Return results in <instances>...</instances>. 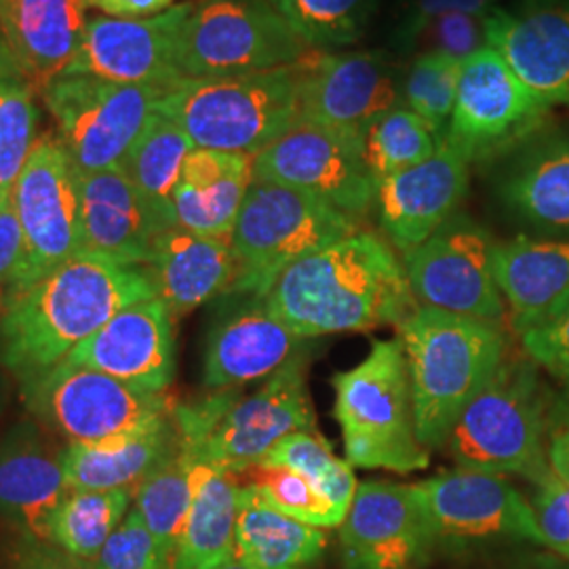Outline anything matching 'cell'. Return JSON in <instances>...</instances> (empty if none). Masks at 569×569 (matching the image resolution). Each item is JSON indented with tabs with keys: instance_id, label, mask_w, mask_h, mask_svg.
Listing matches in <instances>:
<instances>
[{
	"instance_id": "cell-30",
	"label": "cell",
	"mask_w": 569,
	"mask_h": 569,
	"mask_svg": "<svg viewBox=\"0 0 569 569\" xmlns=\"http://www.w3.org/2000/svg\"><path fill=\"white\" fill-rule=\"evenodd\" d=\"M176 407V406H173ZM173 409L142 430L110 446H68L61 449V465L70 489L81 491H131L163 460L173 446Z\"/></svg>"
},
{
	"instance_id": "cell-40",
	"label": "cell",
	"mask_w": 569,
	"mask_h": 569,
	"mask_svg": "<svg viewBox=\"0 0 569 569\" xmlns=\"http://www.w3.org/2000/svg\"><path fill=\"white\" fill-rule=\"evenodd\" d=\"M296 34L315 49L346 47L366 32L373 0H270Z\"/></svg>"
},
{
	"instance_id": "cell-45",
	"label": "cell",
	"mask_w": 569,
	"mask_h": 569,
	"mask_svg": "<svg viewBox=\"0 0 569 569\" xmlns=\"http://www.w3.org/2000/svg\"><path fill=\"white\" fill-rule=\"evenodd\" d=\"M486 16L449 13L443 18H437L422 30L416 47L425 42V49H427L425 53L432 51V53L449 56L453 60H468L470 56L488 47Z\"/></svg>"
},
{
	"instance_id": "cell-42",
	"label": "cell",
	"mask_w": 569,
	"mask_h": 569,
	"mask_svg": "<svg viewBox=\"0 0 569 569\" xmlns=\"http://www.w3.org/2000/svg\"><path fill=\"white\" fill-rule=\"evenodd\" d=\"M251 483L277 510L315 528H338L345 517L300 472L287 467L258 465L249 468Z\"/></svg>"
},
{
	"instance_id": "cell-26",
	"label": "cell",
	"mask_w": 569,
	"mask_h": 569,
	"mask_svg": "<svg viewBox=\"0 0 569 569\" xmlns=\"http://www.w3.org/2000/svg\"><path fill=\"white\" fill-rule=\"evenodd\" d=\"M143 268L157 298L173 317H182L228 293L234 281V253L230 239L203 237L173 226L154 237Z\"/></svg>"
},
{
	"instance_id": "cell-1",
	"label": "cell",
	"mask_w": 569,
	"mask_h": 569,
	"mask_svg": "<svg viewBox=\"0 0 569 569\" xmlns=\"http://www.w3.org/2000/svg\"><path fill=\"white\" fill-rule=\"evenodd\" d=\"M157 298L143 266L79 251L41 281L4 293L0 361L20 380L63 361L122 308Z\"/></svg>"
},
{
	"instance_id": "cell-53",
	"label": "cell",
	"mask_w": 569,
	"mask_h": 569,
	"mask_svg": "<svg viewBox=\"0 0 569 569\" xmlns=\"http://www.w3.org/2000/svg\"><path fill=\"white\" fill-rule=\"evenodd\" d=\"M2 300H4V293H0V312H2Z\"/></svg>"
},
{
	"instance_id": "cell-39",
	"label": "cell",
	"mask_w": 569,
	"mask_h": 569,
	"mask_svg": "<svg viewBox=\"0 0 569 569\" xmlns=\"http://www.w3.org/2000/svg\"><path fill=\"white\" fill-rule=\"evenodd\" d=\"M262 465L287 467L306 477L336 510L346 517L357 493V479L348 460L336 458L333 449L317 430L293 432L272 449Z\"/></svg>"
},
{
	"instance_id": "cell-24",
	"label": "cell",
	"mask_w": 569,
	"mask_h": 569,
	"mask_svg": "<svg viewBox=\"0 0 569 569\" xmlns=\"http://www.w3.org/2000/svg\"><path fill=\"white\" fill-rule=\"evenodd\" d=\"M82 249L121 264L146 266L161 232L152 211L121 167L77 176Z\"/></svg>"
},
{
	"instance_id": "cell-50",
	"label": "cell",
	"mask_w": 569,
	"mask_h": 569,
	"mask_svg": "<svg viewBox=\"0 0 569 569\" xmlns=\"http://www.w3.org/2000/svg\"><path fill=\"white\" fill-rule=\"evenodd\" d=\"M549 453L550 472L569 483V392L557 403L549 427Z\"/></svg>"
},
{
	"instance_id": "cell-44",
	"label": "cell",
	"mask_w": 569,
	"mask_h": 569,
	"mask_svg": "<svg viewBox=\"0 0 569 569\" xmlns=\"http://www.w3.org/2000/svg\"><path fill=\"white\" fill-rule=\"evenodd\" d=\"M96 569H173V561L157 545L154 536L143 526L138 510H129L121 528L112 533Z\"/></svg>"
},
{
	"instance_id": "cell-27",
	"label": "cell",
	"mask_w": 569,
	"mask_h": 569,
	"mask_svg": "<svg viewBox=\"0 0 569 569\" xmlns=\"http://www.w3.org/2000/svg\"><path fill=\"white\" fill-rule=\"evenodd\" d=\"M253 183V157L194 148L183 161L173 192L176 226L230 239L241 204Z\"/></svg>"
},
{
	"instance_id": "cell-34",
	"label": "cell",
	"mask_w": 569,
	"mask_h": 569,
	"mask_svg": "<svg viewBox=\"0 0 569 569\" xmlns=\"http://www.w3.org/2000/svg\"><path fill=\"white\" fill-rule=\"evenodd\" d=\"M201 462V449L183 439L176 428L173 446L163 460L136 489L133 509L157 545L173 561L182 538L186 517L194 496V470Z\"/></svg>"
},
{
	"instance_id": "cell-2",
	"label": "cell",
	"mask_w": 569,
	"mask_h": 569,
	"mask_svg": "<svg viewBox=\"0 0 569 569\" xmlns=\"http://www.w3.org/2000/svg\"><path fill=\"white\" fill-rule=\"evenodd\" d=\"M264 305L302 340L401 326L418 302L406 266L371 232H352L289 266Z\"/></svg>"
},
{
	"instance_id": "cell-3",
	"label": "cell",
	"mask_w": 569,
	"mask_h": 569,
	"mask_svg": "<svg viewBox=\"0 0 569 569\" xmlns=\"http://www.w3.org/2000/svg\"><path fill=\"white\" fill-rule=\"evenodd\" d=\"M399 340L406 348L418 439L427 449H439L505 363V333L491 321L418 306L399 326Z\"/></svg>"
},
{
	"instance_id": "cell-21",
	"label": "cell",
	"mask_w": 569,
	"mask_h": 569,
	"mask_svg": "<svg viewBox=\"0 0 569 569\" xmlns=\"http://www.w3.org/2000/svg\"><path fill=\"white\" fill-rule=\"evenodd\" d=\"M432 547L411 486L363 481L340 526L345 569H409Z\"/></svg>"
},
{
	"instance_id": "cell-5",
	"label": "cell",
	"mask_w": 569,
	"mask_h": 569,
	"mask_svg": "<svg viewBox=\"0 0 569 569\" xmlns=\"http://www.w3.org/2000/svg\"><path fill=\"white\" fill-rule=\"evenodd\" d=\"M333 390L350 467L407 475L430 465L416 432L406 348L399 338L376 342L359 366L336 373Z\"/></svg>"
},
{
	"instance_id": "cell-32",
	"label": "cell",
	"mask_w": 569,
	"mask_h": 569,
	"mask_svg": "<svg viewBox=\"0 0 569 569\" xmlns=\"http://www.w3.org/2000/svg\"><path fill=\"white\" fill-rule=\"evenodd\" d=\"M234 547L249 569H308L327 549V533L274 509L249 483L241 488Z\"/></svg>"
},
{
	"instance_id": "cell-10",
	"label": "cell",
	"mask_w": 569,
	"mask_h": 569,
	"mask_svg": "<svg viewBox=\"0 0 569 569\" xmlns=\"http://www.w3.org/2000/svg\"><path fill=\"white\" fill-rule=\"evenodd\" d=\"M26 406L68 446L100 448L152 425L173 409L167 395L142 392L89 367L60 361L21 380Z\"/></svg>"
},
{
	"instance_id": "cell-6",
	"label": "cell",
	"mask_w": 569,
	"mask_h": 569,
	"mask_svg": "<svg viewBox=\"0 0 569 569\" xmlns=\"http://www.w3.org/2000/svg\"><path fill=\"white\" fill-rule=\"evenodd\" d=\"M357 232L355 218L281 183L249 186L230 243L234 281L228 293L264 300L289 266Z\"/></svg>"
},
{
	"instance_id": "cell-9",
	"label": "cell",
	"mask_w": 569,
	"mask_h": 569,
	"mask_svg": "<svg viewBox=\"0 0 569 569\" xmlns=\"http://www.w3.org/2000/svg\"><path fill=\"white\" fill-rule=\"evenodd\" d=\"M164 91L154 84L58 74L42 87L41 98L77 171L96 173L121 167L157 114Z\"/></svg>"
},
{
	"instance_id": "cell-15",
	"label": "cell",
	"mask_w": 569,
	"mask_h": 569,
	"mask_svg": "<svg viewBox=\"0 0 569 569\" xmlns=\"http://www.w3.org/2000/svg\"><path fill=\"white\" fill-rule=\"evenodd\" d=\"M253 180L300 190L350 218L369 211L378 194L363 143L308 122L293 124L253 157Z\"/></svg>"
},
{
	"instance_id": "cell-12",
	"label": "cell",
	"mask_w": 569,
	"mask_h": 569,
	"mask_svg": "<svg viewBox=\"0 0 569 569\" xmlns=\"http://www.w3.org/2000/svg\"><path fill=\"white\" fill-rule=\"evenodd\" d=\"M411 491L432 547L488 540L545 545L533 507L502 475L458 467L411 486Z\"/></svg>"
},
{
	"instance_id": "cell-46",
	"label": "cell",
	"mask_w": 569,
	"mask_h": 569,
	"mask_svg": "<svg viewBox=\"0 0 569 569\" xmlns=\"http://www.w3.org/2000/svg\"><path fill=\"white\" fill-rule=\"evenodd\" d=\"M498 0H407L406 11L397 23L392 44L401 53H411L416 49L418 37L428 23L449 13H477L486 16L496 9Z\"/></svg>"
},
{
	"instance_id": "cell-14",
	"label": "cell",
	"mask_w": 569,
	"mask_h": 569,
	"mask_svg": "<svg viewBox=\"0 0 569 569\" xmlns=\"http://www.w3.org/2000/svg\"><path fill=\"white\" fill-rule=\"evenodd\" d=\"M493 244L481 226L453 213L403 256L418 306L496 323L505 315V300L493 277Z\"/></svg>"
},
{
	"instance_id": "cell-52",
	"label": "cell",
	"mask_w": 569,
	"mask_h": 569,
	"mask_svg": "<svg viewBox=\"0 0 569 569\" xmlns=\"http://www.w3.org/2000/svg\"><path fill=\"white\" fill-rule=\"evenodd\" d=\"M211 569H249L247 566H244L243 561L234 555V557H230V559H226V561H222L220 566H216V568Z\"/></svg>"
},
{
	"instance_id": "cell-20",
	"label": "cell",
	"mask_w": 569,
	"mask_h": 569,
	"mask_svg": "<svg viewBox=\"0 0 569 569\" xmlns=\"http://www.w3.org/2000/svg\"><path fill=\"white\" fill-rule=\"evenodd\" d=\"M488 44L547 106H569V2L523 0L486 16Z\"/></svg>"
},
{
	"instance_id": "cell-16",
	"label": "cell",
	"mask_w": 569,
	"mask_h": 569,
	"mask_svg": "<svg viewBox=\"0 0 569 569\" xmlns=\"http://www.w3.org/2000/svg\"><path fill=\"white\" fill-rule=\"evenodd\" d=\"M403 82L382 53H319L300 60V121L363 143L367 129L401 108Z\"/></svg>"
},
{
	"instance_id": "cell-19",
	"label": "cell",
	"mask_w": 569,
	"mask_h": 569,
	"mask_svg": "<svg viewBox=\"0 0 569 569\" xmlns=\"http://www.w3.org/2000/svg\"><path fill=\"white\" fill-rule=\"evenodd\" d=\"M66 361L96 369L136 390L163 395L176 376L173 315L159 298L127 306Z\"/></svg>"
},
{
	"instance_id": "cell-33",
	"label": "cell",
	"mask_w": 569,
	"mask_h": 569,
	"mask_svg": "<svg viewBox=\"0 0 569 569\" xmlns=\"http://www.w3.org/2000/svg\"><path fill=\"white\" fill-rule=\"evenodd\" d=\"M500 194L529 224L569 234V138L531 146L500 183Z\"/></svg>"
},
{
	"instance_id": "cell-4",
	"label": "cell",
	"mask_w": 569,
	"mask_h": 569,
	"mask_svg": "<svg viewBox=\"0 0 569 569\" xmlns=\"http://www.w3.org/2000/svg\"><path fill=\"white\" fill-rule=\"evenodd\" d=\"M300 61L268 72L182 79L157 112L180 124L194 148L256 157L300 121Z\"/></svg>"
},
{
	"instance_id": "cell-29",
	"label": "cell",
	"mask_w": 569,
	"mask_h": 569,
	"mask_svg": "<svg viewBox=\"0 0 569 569\" xmlns=\"http://www.w3.org/2000/svg\"><path fill=\"white\" fill-rule=\"evenodd\" d=\"M493 277L512 308L515 329L569 298V241L517 237L493 244Z\"/></svg>"
},
{
	"instance_id": "cell-31",
	"label": "cell",
	"mask_w": 569,
	"mask_h": 569,
	"mask_svg": "<svg viewBox=\"0 0 569 569\" xmlns=\"http://www.w3.org/2000/svg\"><path fill=\"white\" fill-rule=\"evenodd\" d=\"M241 488L234 472L199 462L173 569H211L237 555Z\"/></svg>"
},
{
	"instance_id": "cell-18",
	"label": "cell",
	"mask_w": 569,
	"mask_h": 569,
	"mask_svg": "<svg viewBox=\"0 0 569 569\" xmlns=\"http://www.w3.org/2000/svg\"><path fill=\"white\" fill-rule=\"evenodd\" d=\"M192 2L142 18L87 20L81 47L61 74H87L124 84H154L169 89L182 81L178 70V42Z\"/></svg>"
},
{
	"instance_id": "cell-38",
	"label": "cell",
	"mask_w": 569,
	"mask_h": 569,
	"mask_svg": "<svg viewBox=\"0 0 569 569\" xmlns=\"http://www.w3.org/2000/svg\"><path fill=\"white\" fill-rule=\"evenodd\" d=\"M439 143L427 122L401 106L367 129L363 157L373 180L380 183L430 159Z\"/></svg>"
},
{
	"instance_id": "cell-47",
	"label": "cell",
	"mask_w": 569,
	"mask_h": 569,
	"mask_svg": "<svg viewBox=\"0 0 569 569\" xmlns=\"http://www.w3.org/2000/svg\"><path fill=\"white\" fill-rule=\"evenodd\" d=\"M531 507L542 531L545 547L569 559V483L552 475L538 486Z\"/></svg>"
},
{
	"instance_id": "cell-11",
	"label": "cell",
	"mask_w": 569,
	"mask_h": 569,
	"mask_svg": "<svg viewBox=\"0 0 569 569\" xmlns=\"http://www.w3.org/2000/svg\"><path fill=\"white\" fill-rule=\"evenodd\" d=\"M549 110L488 44L462 61L443 142L467 163L488 161L523 142Z\"/></svg>"
},
{
	"instance_id": "cell-37",
	"label": "cell",
	"mask_w": 569,
	"mask_h": 569,
	"mask_svg": "<svg viewBox=\"0 0 569 569\" xmlns=\"http://www.w3.org/2000/svg\"><path fill=\"white\" fill-rule=\"evenodd\" d=\"M133 502L131 491L70 489L51 523V545L96 563Z\"/></svg>"
},
{
	"instance_id": "cell-41",
	"label": "cell",
	"mask_w": 569,
	"mask_h": 569,
	"mask_svg": "<svg viewBox=\"0 0 569 569\" xmlns=\"http://www.w3.org/2000/svg\"><path fill=\"white\" fill-rule=\"evenodd\" d=\"M462 61L443 53H420L403 81V100L411 112L427 122L432 136L443 142L453 112Z\"/></svg>"
},
{
	"instance_id": "cell-28",
	"label": "cell",
	"mask_w": 569,
	"mask_h": 569,
	"mask_svg": "<svg viewBox=\"0 0 569 569\" xmlns=\"http://www.w3.org/2000/svg\"><path fill=\"white\" fill-rule=\"evenodd\" d=\"M84 28V0H0V34L39 91L77 56Z\"/></svg>"
},
{
	"instance_id": "cell-8",
	"label": "cell",
	"mask_w": 569,
	"mask_h": 569,
	"mask_svg": "<svg viewBox=\"0 0 569 569\" xmlns=\"http://www.w3.org/2000/svg\"><path fill=\"white\" fill-rule=\"evenodd\" d=\"M308 51L270 0H197L176 63L182 79H220L293 66Z\"/></svg>"
},
{
	"instance_id": "cell-17",
	"label": "cell",
	"mask_w": 569,
	"mask_h": 569,
	"mask_svg": "<svg viewBox=\"0 0 569 569\" xmlns=\"http://www.w3.org/2000/svg\"><path fill=\"white\" fill-rule=\"evenodd\" d=\"M315 411L306 385L305 355L274 371L256 395L237 399L201 449V460L234 475L264 462L293 432H312Z\"/></svg>"
},
{
	"instance_id": "cell-36",
	"label": "cell",
	"mask_w": 569,
	"mask_h": 569,
	"mask_svg": "<svg viewBox=\"0 0 569 569\" xmlns=\"http://www.w3.org/2000/svg\"><path fill=\"white\" fill-rule=\"evenodd\" d=\"M37 91V84L0 34V190L13 188L39 140Z\"/></svg>"
},
{
	"instance_id": "cell-23",
	"label": "cell",
	"mask_w": 569,
	"mask_h": 569,
	"mask_svg": "<svg viewBox=\"0 0 569 569\" xmlns=\"http://www.w3.org/2000/svg\"><path fill=\"white\" fill-rule=\"evenodd\" d=\"M68 493L61 451L30 425L13 428L0 443V517L26 540L51 545V523Z\"/></svg>"
},
{
	"instance_id": "cell-51",
	"label": "cell",
	"mask_w": 569,
	"mask_h": 569,
	"mask_svg": "<svg viewBox=\"0 0 569 569\" xmlns=\"http://www.w3.org/2000/svg\"><path fill=\"white\" fill-rule=\"evenodd\" d=\"M176 0H84V7L98 9L106 18L142 20L169 11Z\"/></svg>"
},
{
	"instance_id": "cell-35",
	"label": "cell",
	"mask_w": 569,
	"mask_h": 569,
	"mask_svg": "<svg viewBox=\"0 0 569 569\" xmlns=\"http://www.w3.org/2000/svg\"><path fill=\"white\" fill-rule=\"evenodd\" d=\"M192 150L194 143L182 127L157 112L121 163L122 171L142 194L161 232L176 226L173 192L183 161Z\"/></svg>"
},
{
	"instance_id": "cell-49",
	"label": "cell",
	"mask_w": 569,
	"mask_h": 569,
	"mask_svg": "<svg viewBox=\"0 0 569 569\" xmlns=\"http://www.w3.org/2000/svg\"><path fill=\"white\" fill-rule=\"evenodd\" d=\"M7 569H96V566L56 545L23 538V542L11 555Z\"/></svg>"
},
{
	"instance_id": "cell-48",
	"label": "cell",
	"mask_w": 569,
	"mask_h": 569,
	"mask_svg": "<svg viewBox=\"0 0 569 569\" xmlns=\"http://www.w3.org/2000/svg\"><path fill=\"white\" fill-rule=\"evenodd\" d=\"M26 270V244L13 204V188L0 190V293L20 287Z\"/></svg>"
},
{
	"instance_id": "cell-13",
	"label": "cell",
	"mask_w": 569,
	"mask_h": 569,
	"mask_svg": "<svg viewBox=\"0 0 569 569\" xmlns=\"http://www.w3.org/2000/svg\"><path fill=\"white\" fill-rule=\"evenodd\" d=\"M77 176L79 171L70 154L53 136L39 138L21 167L13 183V204L26 244V270L20 287L41 281L82 251Z\"/></svg>"
},
{
	"instance_id": "cell-25",
	"label": "cell",
	"mask_w": 569,
	"mask_h": 569,
	"mask_svg": "<svg viewBox=\"0 0 569 569\" xmlns=\"http://www.w3.org/2000/svg\"><path fill=\"white\" fill-rule=\"evenodd\" d=\"M302 338L270 312L264 300L213 327L204 350V387L222 392L270 378L296 357Z\"/></svg>"
},
{
	"instance_id": "cell-22",
	"label": "cell",
	"mask_w": 569,
	"mask_h": 569,
	"mask_svg": "<svg viewBox=\"0 0 569 569\" xmlns=\"http://www.w3.org/2000/svg\"><path fill=\"white\" fill-rule=\"evenodd\" d=\"M467 190V161L441 142L427 161L378 183L382 230L406 256L448 222Z\"/></svg>"
},
{
	"instance_id": "cell-7",
	"label": "cell",
	"mask_w": 569,
	"mask_h": 569,
	"mask_svg": "<svg viewBox=\"0 0 569 569\" xmlns=\"http://www.w3.org/2000/svg\"><path fill=\"white\" fill-rule=\"evenodd\" d=\"M545 435V399L533 367L505 359L460 413L446 446L458 467L517 472L540 486L552 477Z\"/></svg>"
},
{
	"instance_id": "cell-43",
	"label": "cell",
	"mask_w": 569,
	"mask_h": 569,
	"mask_svg": "<svg viewBox=\"0 0 569 569\" xmlns=\"http://www.w3.org/2000/svg\"><path fill=\"white\" fill-rule=\"evenodd\" d=\"M517 333L529 359L545 367L569 390V298L547 315L517 327Z\"/></svg>"
}]
</instances>
